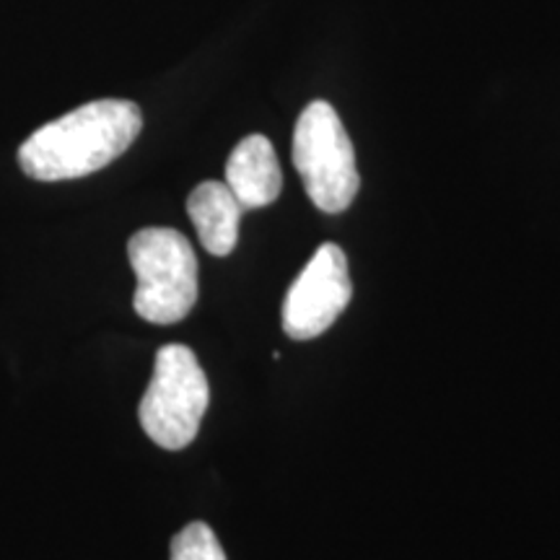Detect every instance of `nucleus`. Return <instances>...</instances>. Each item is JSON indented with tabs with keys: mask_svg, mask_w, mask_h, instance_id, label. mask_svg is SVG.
<instances>
[{
	"mask_svg": "<svg viewBox=\"0 0 560 560\" xmlns=\"http://www.w3.org/2000/svg\"><path fill=\"white\" fill-rule=\"evenodd\" d=\"M143 115L128 100H100L42 125L21 143L19 164L39 182L79 179L104 170L140 136Z\"/></svg>",
	"mask_w": 560,
	"mask_h": 560,
	"instance_id": "f257e3e1",
	"label": "nucleus"
},
{
	"mask_svg": "<svg viewBox=\"0 0 560 560\" xmlns=\"http://www.w3.org/2000/svg\"><path fill=\"white\" fill-rule=\"evenodd\" d=\"M138 285L132 306L140 319L174 325L198 301V257L185 234L174 229H140L128 242Z\"/></svg>",
	"mask_w": 560,
	"mask_h": 560,
	"instance_id": "f03ea898",
	"label": "nucleus"
},
{
	"mask_svg": "<svg viewBox=\"0 0 560 560\" xmlns=\"http://www.w3.org/2000/svg\"><path fill=\"white\" fill-rule=\"evenodd\" d=\"M208 402V376L198 355L179 342L159 348L151 384L138 408L145 436L161 450H185L198 436Z\"/></svg>",
	"mask_w": 560,
	"mask_h": 560,
	"instance_id": "7ed1b4c3",
	"label": "nucleus"
},
{
	"mask_svg": "<svg viewBox=\"0 0 560 560\" xmlns=\"http://www.w3.org/2000/svg\"><path fill=\"white\" fill-rule=\"evenodd\" d=\"M293 164L310 200L325 213H342L355 195L361 177L346 125L327 102H312L293 128Z\"/></svg>",
	"mask_w": 560,
	"mask_h": 560,
	"instance_id": "20e7f679",
	"label": "nucleus"
},
{
	"mask_svg": "<svg viewBox=\"0 0 560 560\" xmlns=\"http://www.w3.org/2000/svg\"><path fill=\"white\" fill-rule=\"evenodd\" d=\"M353 296L346 252L325 242L293 280L283 301V332L293 340L319 338L346 312Z\"/></svg>",
	"mask_w": 560,
	"mask_h": 560,
	"instance_id": "39448f33",
	"label": "nucleus"
},
{
	"mask_svg": "<svg viewBox=\"0 0 560 560\" xmlns=\"http://www.w3.org/2000/svg\"><path fill=\"white\" fill-rule=\"evenodd\" d=\"M226 187L244 210L265 208L283 190V174L272 143L260 132L240 140L226 161Z\"/></svg>",
	"mask_w": 560,
	"mask_h": 560,
	"instance_id": "423d86ee",
	"label": "nucleus"
},
{
	"mask_svg": "<svg viewBox=\"0 0 560 560\" xmlns=\"http://www.w3.org/2000/svg\"><path fill=\"white\" fill-rule=\"evenodd\" d=\"M187 213L198 231L202 249L226 257L240 242L242 202L234 198L226 182H202L187 198Z\"/></svg>",
	"mask_w": 560,
	"mask_h": 560,
	"instance_id": "0eeeda50",
	"label": "nucleus"
},
{
	"mask_svg": "<svg viewBox=\"0 0 560 560\" xmlns=\"http://www.w3.org/2000/svg\"><path fill=\"white\" fill-rule=\"evenodd\" d=\"M170 560H226V552L208 524L192 522L174 535Z\"/></svg>",
	"mask_w": 560,
	"mask_h": 560,
	"instance_id": "6e6552de",
	"label": "nucleus"
}]
</instances>
